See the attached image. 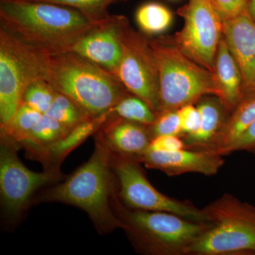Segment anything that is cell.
I'll list each match as a JSON object with an SVG mask.
<instances>
[{
	"mask_svg": "<svg viewBox=\"0 0 255 255\" xmlns=\"http://www.w3.org/2000/svg\"><path fill=\"white\" fill-rule=\"evenodd\" d=\"M172 14L168 8L157 2L141 5L135 14V20L143 33L158 34L167 29L172 21Z\"/></svg>",
	"mask_w": 255,
	"mask_h": 255,
	"instance_id": "21",
	"label": "cell"
},
{
	"mask_svg": "<svg viewBox=\"0 0 255 255\" xmlns=\"http://www.w3.org/2000/svg\"><path fill=\"white\" fill-rule=\"evenodd\" d=\"M184 148L182 137L178 135H162L151 140L149 150L171 152Z\"/></svg>",
	"mask_w": 255,
	"mask_h": 255,
	"instance_id": "31",
	"label": "cell"
},
{
	"mask_svg": "<svg viewBox=\"0 0 255 255\" xmlns=\"http://www.w3.org/2000/svg\"><path fill=\"white\" fill-rule=\"evenodd\" d=\"M29 1H46L70 6L79 10L90 21L100 23L107 19L111 14L109 8L111 5L125 0H29Z\"/></svg>",
	"mask_w": 255,
	"mask_h": 255,
	"instance_id": "26",
	"label": "cell"
},
{
	"mask_svg": "<svg viewBox=\"0 0 255 255\" xmlns=\"http://www.w3.org/2000/svg\"><path fill=\"white\" fill-rule=\"evenodd\" d=\"M111 202L128 238L140 254L187 255L189 248L209 227V223L196 222L172 213L128 208L119 200L117 189Z\"/></svg>",
	"mask_w": 255,
	"mask_h": 255,
	"instance_id": "4",
	"label": "cell"
},
{
	"mask_svg": "<svg viewBox=\"0 0 255 255\" xmlns=\"http://www.w3.org/2000/svg\"><path fill=\"white\" fill-rule=\"evenodd\" d=\"M236 151H246L255 157V122L248 128L237 140L226 150L225 156Z\"/></svg>",
	"mask_w": 255,
	"mask_h": 255,
	"instance_id": "30",
	"label": "cell"
},
{
	"mask_svg": "<svg viewBox=\"0 0 255 255\" xmlns=\"http://www.w3.org/2000/svg\"><path fill=\"white\" fill-rule=\"evenodd\" d=\"M44 114L71 129L92 119L71 99L58 92Z\"/></svg>",
	"mask_w": 255,
	"mask_h": 255,
	"instance_id": "23",
	"label": "cell"
},
{
	"mask_svg": "<svg viewBox=\"0 0 255 255\" xmlns=\"http://www.w3.org/2000/svg\"><path fill=\"white\" fill-rule=\"evenodd\" d=\"M56 92L44 79H34L25 89L21 104L28 105L43 114L49 109Z\"/></svg>",
	"mask_w": 255,
	"mask_h": 255,
	"instance_id": "25",
	"label": "cell"
},
{
	"mask_svg": "<svg viewBox=\"0 0 255 255\" xmlns=\"http://www.w3.org/2000/svg\"><path fill=\"white\" fill-rule=\"evenodd\" d=\"M149 41L158 70V113L196 105L205 96L217 97L214 74L184 54L173 37L159 36Z\"/></svg>",
	"mask_w": 255,
	"mask_h": 255,
	"instance_id": "5",
	"label": "cell"
},
{
	"mask_svg": "<svg viewBox=\"0 0 255 255\" xmlns=\"http://www.w3.org/2000/svg\"><path fill=\"white\" fill-rule=\"evenodd\" d=\"M21 149L16 141L0 134V200L1 214L14 226L31 204L37 191L63 180L61 172H33L18 157Z\"/></svg>",
	"mask_w": 255,
	"mask_h": 255,
	"instance_id": "7",
	"label": "cell"
},
{
	"mask_svg": "<svg viewBox=\"0 0 255 255\" xmlns=\"http://www.w3.org/2000/svg\"><path fill=\"white\" fill-rule=\"evenodd\" d=\"M255 122V97L243 100L228 116L227 120L209 150L225 156L226 150Z\"/></svg>",
	"mask_w": 255,
	"mask_h": 255,
	"instance_id": "19",
	"label": "cell"
},
{
	"mask_svg": "<svg viewBox=\"0 0 255 255\" xmlns=\"http://www.w3.org/2000/svg\"><path fill=\"white\" fill-rule=\"evenodd\" d=\"M196 106L201 114L200 127L194 133L183 135L184 148L209 150L231 113L216 96H205Z\"/></svg>",
	"mask_w": 255,
	"mask_h": 255,
	"instance_id": "18",
	"label": "cell"
},
{
	"mask_svg": "<svg viewBox=\"0 0 255 255\" xmlns=\"http://www.w3.org/2000/svg\"><path fill=\"white\" fill-rule=\"evenodd\" d=\"M140 163L136 159L111 152V168L115 177L117 196L124 206L132 209L172 213L196 222L209 223L204 209L191 201L177 200L156 189Z\"/></svg>",
	"mask_w": 255,
	"mask_h": 255,
	"instance_id": "8",
	"label": "cell"
},
{
	"mask_svg": "<svg viewBox=\"0 0 255 255\" xmlns=\"http://www.w3.org/2000/svg\"><path fill=\"white\" fill-rule=\"evenodd\" d=\"M109 113L110 115L142 124L146 127L152 125L156 119V114L150 107L140 97L130 92L112 107Z\"/></svg>",
	"mask_w": 255,
	"mask_h": 255,
	"instance_id": "22",
	"label": "cell"
},
{
	"mask_svg": "<svg viewBox=\"0 0 255 255\" xmlns=\"http://www.w3.org/2000/svg\"><path fill=\"white\" fill-rule=\"evenodd\" d=\"M124 18L123 15H111L105 21L97 23L77 42L72 51L115 76L122 56L121 28Z\"/></svg>",
	"mask_w": 255,
	"mask_h": 255,
	"instance_id": "12",
	"label": "cell"
},
{
	"mask_svg": "<svg viewBox=\"0 0 255 255\" xmlns=\"http://www.w3.org/2000/svg\"><path fill=\"white\" fill-rule=\"evenodd\" d=\"M223 19L234 17L247 11L248 0H212Z\"/></svg>",
	"mask_w": 255,
	"mask_h": 255,
	"instance_id": "29",
	"label": "cell"
},
{
	"mask_svg": "<svg viewBox=\"0 0 255 255\" xmlns=\"http://www.w3.org/2000/svg\"><path fill=\"white\" fill-rule=\"evenodd\" d=\"M147 128L151 140L162 135L182 136V128L177 110L163 111L156 114L155 122Z\"/></svg>",
	"mask_w": 255,
	"mask_h": 255,
	"instance_id": "27",
	"label": "cell"
},
{
	"mask_svg": "<svg viewBox=\"0 0 255 255\" xmlns=\"http://www.w3.org/2000/svg\"><path fill=\"white\" fill-rule=\"evenodd\" d=\"M97 134L112 154L138 161L148 150L151 142L148 128L142 124L110 115Z\"/></svg>",
	"mask_w": 255,
	"mask_h": 255,
	"instance_id": "15",
	"label": "cell"
},
{
	"mask_svg": "<svg viewBox=\"0 0 255 255\" xmlns=\"http://www.w3.org/2000/svg\"><path fill=\"white\" fill-rule=\"evenodd\" d=\"M41 113L24 104H21L12 118L5 125L0 126V134L14 140L22 141L41 118Z\"/></svg>",
	"mask_w": 255,
	"mask_h": 255,
	"instance_id": "24",
	"label": "cell"
},
{
	"mask_svg": "<svg viewBox=\"0 0 255 255\" xmlns=\"http://www.w3.org/2000/svg\"><path fill=\"white\" fill-rule=\"evenodd\" d=\"M247 11H248V14L255 22V0H248Z\"/></svg>",
	"mask_w": 255,
	"mask_h": 255,
	"instance_id": "32",
	"label": "cell"
},
{
	"mask_svg": "<svg viewBox=\"0 0 255 255\" xmlns=\"http://www.w3.org/2000/svg\"><path fill=\"white\" fill-rule=\"evenodd\" d=\"M33 80L21 43L0 28V126L12 118Z\"/></svg>",
	"mask_w": 255,
	"mask_h": 255,
	"instance_id": "11",
	"label": "cell"
},
{
	"mask_svg": "<svg viewBox=\"0 0 255 255\" xmlns=\"http://www.w3.org/2000/svg\"><path fill=\"white\" fill-rule=\"evenodd\" d=\"M109 117V112L100 117L91 119L74 128L59 140L48 146L24 150L26 157L43 164L45 170L60 171V165L71 151L94 135Z\"/></svg>",
	"mask_w": 255,
	"mask_h": 255,
	"instance_id": "16",
	"label": "cell"
},
{
	"mask_svg": "<svg viewBox=\"0 0 255 255\" xmlns=\"http://www.w3.org/2000/svg\"><path fill=\"white\" fill-rule=\"evenodd\" d=\"M71 130L58 121L43 114L31 131L28 132L27 136L18 145L23 150L45 147L58 141Z\"/></svg>",
	"mask_w": 255,
	"mask_h": 255,
	"instance_id": "20",
	"label": "cell"
},
{
	"mask_svg": "<svg viewBox=\"0 0 255 255\" xmlns=\"http://www.w3.org/2000/svg\"><path fill=\"white\" fill-rule=\"evenodd\" d=\"M209 227L187 255L255 254V207L225 194L204 208Z\"/></svg>",
	"mask_w": 255,
	"mask_h": 255,
	"instance_id": "6",
	"label": "cell"
},
{
	"mask_svg": "<svg viewBox=\"0 0 255 255\" xmlns=\"http://www.w3.org/2000/svg\"><path fill=\"white\" fill-rule=\"evenodd\" d=\"M224 156L217 151L182 150L162 152L147 150L139 159L147 168L157 169L168 176L187 173L215 175L225 163Z\"/></svg>",
	"mask_w": 255,
	"mask_h": 255,
	"instance_id": "13",
	"label": "cell"
},
{
	"mask_svg": "<svg viewBox=\"0 0 255 255\" xmlns=\"http://www.w3.org/2000/svg\"><path fill=\"white\" fill-rule=\"evenodd\" d=\"M21 43L33 79H44L90 119L108 113L129 93L108 70L74 51L46 54Z\"/></svg>",
	"mask_w": 255,
	"mask_h": 255,
	"instance_id": "1",
	"label": "cell"
},
{
	"mask_svg": "<svg viewBox=\"0 0 255 255\" xmlns=\"http://www.w3.org/2000/svg\"><path fill=\"white\" fill-rule=\"evenodd\" d=\"M97 23L65 5L0 0V28L32 49L56 54L72 51L77 42Z\"/></svg>",
	"mask_w": 255,
	"mask_h": 255,
	"instance_id": "2",
	"label": "cell"
},
{
	"mask_svg": "<svg viewBox=\"0 0 255 255\" xmlns=\"http://www.w3.org/2000/svg\"><path fill=\"white\" fill-rule=\"evenodd\" d=\"M178 13L184 26L173 37L184 54L214 73L215 60L223 35V19L212 0H189Z\"/></svg>",
	"mask_w": 255,
	"mask_h": 255,
	"instance_id": "10",
	"label": "cell"
},
{
	"mask_svg": "<svg viewBox=\"0 0 255 255\" xmlns=\"http://www.w3.org/2000/svg\"><path fill=\"white\" fill-rule=\"evenodd\" d=\"M223 36L243 79V100L255 97V22L248 11L223 21Z\"/></svg>",
	"mask_w": 255,
	"mask_h": 255,
	"instance_id": "14",
	"label": "cell"
},
{
	"mask_svg": "<svg viewBox=\"0 0 255 255\" xmlns=\"http://www.w3.org/2000/svg\"><path fill=\"white\" fill-rule=\"evenodd\" d=\"M213 74L217 97L231 113L243 100V79L223 35L216 53Z\"/></svg>",
	"mask_w": 255,
	"mask_h": 255,
	"instance_id": "17",
	"label": "cell"
},
{
	"mask_svg": "<svg viewBox=\"0 0 255 255\" xmlns=\"http://www.w3.org/2000/svg\"><path fill=\"white\" fill-rule=\"evenodd\" d=\"M177 113L182 128V136L197 131L200 127L201 114L196 106H183L177 110Z\"/></svg>",
	"mask_w": 255,
	"mask_h": 255,
	"instance_id": "28",
	"label": "cell"
},
{
	"mask_svg": "<svg viewBox=\"0 0 255 255\" xmlns=\"http://www.w3.org/2000/svg\"><path fill=\"white\" fill-rule=\"evenodd\" d=\"M122 56L116 78L140 97L155 114L159 110L158 70L148 38L135 31L124 16L121 28Z\"/></svg>",
	"mask_w": 255,
	"mask_h": 255,
	"instance_id": "9",
	"label": "cell"
},
{
	"mask_svg": "<svg viewBox=\"0 0 255 255\" xmlns=\"http://www.w3.org/2000/svg\"><path fill=\"white\" fill-rule=\"evenodd\" d=\"M93 153L85 163L58 184L45 189L33 202H59L83 210L100 234H107L124 225L114 213L112 196L116 181L111 168V152L95 132Z\"/></svg>",
	"mask_w": 255,
	"mask_h": 255,
	"instance_id": "3",
	"label": "cell"
}]
</instances>
